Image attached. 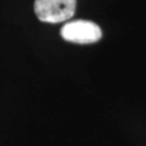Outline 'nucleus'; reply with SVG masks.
I'll return each mask as SVG.
<instances>
[{
    "instance_id": "obj_1",
    "label": "nucleus",
    "mask_w": 146,
    "mask_h": 146,
    "mask_svg": "<svg viewBox=\"0 0 146 146\" xmlns=\"http://www.w3.org/2000/svg\"><path fill=\"white\" fill-rule=\"evenodd\" d=\"M77 0H35L34 11L43 22L58 23L71 18L76 12Z\"/></svg>"
},
{
    "instance_id": "obj_2",
    "label": "nucleus",
    "mask_w": 146,
    "mask_h": 146,
    "mask_svg": "<svg viewBox=\"0 0 146 146\" xmlns=\"http://www.w3.org/2000/svg\"><path fill=\"white\" fill-rule=\"evenodd\" d=\"M62 38L71 43L76 44H93L96 43L101 38L100 27L90 21L78 20L68 22L61 28Z\"/></svg>"
}]
</instances>
